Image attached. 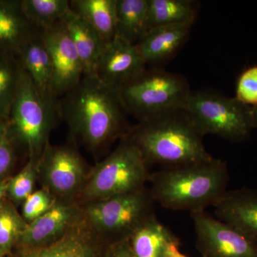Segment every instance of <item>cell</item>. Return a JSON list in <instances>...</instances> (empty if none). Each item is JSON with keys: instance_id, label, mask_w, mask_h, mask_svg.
<instances>
[{"instance_id": "19", "label": "cell", "mask_w": 257, "mask_h": 257, "mask_svg": "<svg viewBox=\"0 0 257 257\" xmlns=\"http://www.w3.org/2000/svg\"><path fill=\"white\" fill-rule=\"evenodd\" d=\"M64 22L82 62L84 76H95L98 61L106 46V42L73 10Z\"/></svg>"}, {"instance_id": "18", "label": "cell", "mask_w": 257, "mask_h": 257, "mask_svg": "<svg viewBox=\"0 0 257 257\" xmlns=\"http://www.w3.org/2000/svg\"><path fill=\"white\" fill-rule=\"evenodd\" d=\"M192 25H167L149 30L136 44L146 64H158L175 55L186 41Z\"/></svg>"}, {"instance_id": "1", "label": "cell", "mask_w": 257, "mask_h": 257, "mask_svg": "<svg viewBox=\"0 0 257 257\" xmlns=\"http://www.w3.org/2000/svg\"><path fill=\"white\" fill-rule=\"evenodd\" d=\"M61 116L72 140L98 155L130 130L119 90L106 85L96 76H84L60 99Z\"/></svg>"}, {"instance_id": "28", "label": "cell", "mask_w": 257, "mask_h": 257, "mask_svg": "<svg viewBox=\"0 0 257 257\" xmlns=\"http://www.w3.org/2000/svg\"><path fill=\"white\" fill-rule=\"evenodd\" d=\"M56 202L57 199L46 189L35 191L23 203L22 216L29 224L50 210Z\"/></svg>"}, {"instance_id": "31", "label": "cell", "mask_w": 257, "mask_h": 257, "mask_svg": "<svg viewBox=\"0 0 257 257\" xmlns=\"http://www.w3.org/2000/svg\"><path fill=\"white\" fill-rule=\"evenodd\" d=\"M104 257H137L130 245V240L108 245Z\"/></svg>"}, {"instance_id": "24", "label": "cell", "mask_w": 257, "mask_h": 257, "mask_svg": "<svg viewBox=\"0 0 257 257\" xmlns=\"http://www.w3.org/2000/svg\"><path fill=\"white\" fill-rule=\"evenodd\" d=\"M20 5L29 21L39 30L62 23L72 10L67 0H24Z\"/></svg>"}, {"instance_id": "29", "label": "cell", "mask_w": 257, "mask_h": 257, "mask_svg": "<svg viewBox=\"0 0 257 257\" xmlns=\"http://www.w3.org/2000/svg\"><path fill=\"white\" fill-rule=\"evenodd\" d=\"M235 98L244 105L257 106V65L248 67L240 74Z\"/></svg>"}, {"instance_id": "8", "label": "cell", "mask_w": 257, "mask_h": 257, "mask_svg": "<svg viewBox=\"0 0 257 257\" xmlns=\"http://www.w3.org/2000/svg\"><path fill=\"white\" fill-rule=\"evenodd\" d=\"M183 109L203 137L216 135L238 143L247 140L253 130L251 106L235 97L206 91L191 92Z\"/></svg>"}, {"instance_id": "30", "label": "cell", "mask_w": 257, "mask_h": 257, "mask_svg": "<svg viewBox=\"0 0 257 257\" xmlns=\"http://www.w3.org/2000/svg\"><path fill=\"white\" fill-rule=\"evenodd\" d=\"M11 133L0 143V182L8 179L7 176L13 168L15 162L14 143Z\"/></svg>"}, {"instance_id": "34", "label": "cell", "mask_w": 257, "mask_h": 257, "mask_svg": "<svg viewBox=\"0 0 257 257\" xmlns=\"http://www.w3.org/2000/svg\"><path fill=\"white\" fill-rule=\"evenodd\" d=\"M10 126L9 121H0V143L10 135Z\"/></svg>"}, {"instance_id": "36", "label": "cell", "mask_w": 257, "mask_h": 257, "mask_svg": "<svg viewBox=\"0 0 257 257\" xmlns=\"http://www.w3.org/2000/svg\"><path fill=\"white\" fill-rule=\"evenodd\" d=\"M0 257H3V256H2L1 253H0Z\"/></svg>"}, {"instance_id": "23", "label": "cell", "mask_w": 257, "mask_h": 257, "mask_svg": "<svg viewBox=\"0 0 257 257\" xmlns=\"http://www.w3.org/2000/svg\"><path fill=\"white\" fill-rule=\"evenodd\" d=\"M148 31L167 25H193L197 16V8L190 0H147Z\"/></svg>"}, {"instance_id": "6", "label": "cell", "mask_w": 257, "mask_h": 257, "mask_svg": "<svg viewBox=\"0 0 257 257\" xmlns=\"http://www.w3.org/2000/svg\"><path fill=\"white\" fill-rule=\"evenodd\" d=\"M155 201L146 187L82 206L88 224L108 245L130 239L156 218Z\"/></svg>"}, {"instance_id": "27", "label": "cell", "mask_w": 257, "mask_h": 257, "mask_svg": "<svg viewBox=\"0 0 257 257\" xmlns=\"http://www.w3.org/2000/svg\"><path fill=\"white\" fill-rule=\"evenodd\" d=\"M37 163L36 160L29 158L23 170L10 179L8 189V199L15 206L23 204L35 192L37 179Z\"/></svg>"}, {"instance_id": "5", "label": "cell", "mask_w": 257, "mask_h": 257, "mask_svg": "<svg viewBox=\"0 0 257 257\" xmlns=\"http://www.w3.org/2000/svg\"><path fill=\"white\" fill-rule=\"evenodd\" d=\"M148 167L138 147L124 137L114 152L89 171L77 203L83 205L145 188L151 175Z\"/></svg>"}, {"instance_id": "16", "label": "cell", "mask_w": 257, "mask_h": 257, "mask_svg": "<svg viewBox=\"0 0 257 257\" xmlns=\"http://www.w3.org/2000/svg\"><path fill=\"white\" fill-rule=\"evenodd\" d=\"M18 57L39 92L49 99H60L54 93L52 60L40 30L25 42Z\"/></svg>"}, {"instance_id": "25", "label": "cell", "mask_w": 257, "mask_h": 257, "mask_svg": "<svg viewBox=\"0 0 257 257\" xmlns=\"http://www.w3.org/2000/svg\"><path fill=\"white\" fill-rule=\"evenodd\" d=\"M28 223L7 199L0 208V253L5 256L18 243Z\"/></svg>"}, {"instance_id": "13", "label": "cell", "mask_w": 257, "mask_h": 257, "mask_svg": "<svg viewBox=\"0 0 257 257\" xmlns=\"http://www.w3.org/2000/svg\"><path fill=\"white\" fill-rule=\"evenodd\" d=\"M146 65L136 45L114 38L106 43L95 76L106 85L119 90L144 72Z\"/></svg>"}, {"instance_id": "21", "label": "cell", "mask_w": 257, "mask_h": 257, "mask_svg": "<svg viewBox=\"0 0 257 257\" xmlns=\"http://www.w3.org/2000/svg\"><path fill=\"white\" fill-rule=\"evenodd\" d=\"M147 0H116V37L136 45L148 32Z\"/></svg>"}, {"instance_id": "20", "label": "cell", "mask_w": 257, "mask_h": 257, "mask_svg": "<svg viewBox=\"0 0 257 257\" xmlns=\"http://www.w3.org/2000/svg\"><path fill=\"white\" fill-rule=\"evenodd\" d=\"M128 240L137 257H165L171 245L180 243L179 238L157 217L139 228Z\"/></svg>"}, {"instance_id": "11", "label": "cell", "mask_w": 257, "mask_h": 257, "mask_svg": "<svg viewBox=\"0 0 257 257\" xmlns=\"http://www.w3.org/2000/svg\"><path fill=\"white\" fill-rule=\"evenodd\" d=\"M107 246L83 214L79 220L55 241L39 246L15 245L3 257H104Z\"/></svg>"}, {"instance_id": "32", "label": "cell", "mask_w": 257, "mask_h": 257, "mask_svg": "<svg viewBox=\"0 0 257 257\" xmlns=\"http://www.w3.org/2000/svg\"><path fill=\"white\" fill-rule=\"evenodd\" d=\"M10 179L8 178L0 182V208L8 199V189Z\"/></svg>"}, {"instance_id": "17", "label": "cell", "mask_w": 257, "mask_h": 257, "mask_svg": "<svg viewBox=\"0 0 257 257\" xmlns=\"http://www.w3.org/2000/svg\"><path fill=\"white\" fill-rule=\"evenodd\" d=\"M39 31L24 14L20 2L0 1V57L18 56L25 42Z\"/></svg>"}, {"instance_id": "12", "label": "cell", "mask_w": 257, "mask_h": 257, "mask_svg": "<svg viewBox=\"0 0 257 257\" xmlns=\"http://www.w3.org/2000/svg\"><path fill=\"white\" fill-rule=\"evenodd\" d=\"M64 21L40 30L52 60L54 93L59 99L73 89L84 77L82 62Z\"/></svg>"}, {"instance_id": "35", "label": "cell", "mask_w": 257, "mask_h": 257, "mask_svg": "<svg viewBox=\"0 0 257 257\" xmlns=\"http://www.w3.org/2000/svg\"><path fill=\"white\" fill-rule=\"evenodd\" d=\"M251 114L253 128H257V106L251 107Z\"/></svg>"}, {"instance_id": "7", "label": "cell", "mask_w": 257, "mask_h": 257, "mask_svg": "<svg viewBox=\"0 0 257 257\" xmlns=\"http://www.w3.org/2000/svg\"><path fill=\"white\" fill-rule=\"evenodd\" d=\"M191 92L182 76L155 69H145L119 90L126 111L140 121L183 109Z\"/></svg>"}, {"instance_id": "14", "label": "cell", "mask_w": 257, "mask_h": 257, "mask_svg": "<svg viewBox=\"0 0 257 257\" xmlns=\"http://www.w3.org/2000/svg\"><path fill=\"white\" fill-rule=\"evenodd\" d=\"M83 216L82 206L77 202L57 201L36 220L29 223L16 245L39 246L62 236Z\"/></svg>"}, {"instance_id": "22", "label": "cell", "mask_w": 257, "mask_h": 257, "mask_svg": "<svg viewBox=\"0 0 257 257\" xmlns=\"http://www.w3.org/2000/svg\"><path fill=\"white\" fill-rule=\"evenodd\" d=\"M116 0H72L70 6L104 40L116 37Z\"/></svg>"}, {"instance_id": "26", "label": "cell", "mask_w": 257, "mask_h": 257, "mask_svg": "<svg viewBox=\"0 0 257 257\" xmlns=\"http://www.w3.org/2000/svg\"><path fill=\"white\" fill-rule=\"evenodd\" d=\"M14 57H0V121H9L20 72Z\"/></svg>"}, {"instance_id": "2", "label": "cell", "mask_w": 257, "mask_h": 257, "mask_svg": "<svg viewBox=\"0 0 257 257\" xmlns=\"http://www.w3.org/2000/svg\"><path fill=\"white\" fill-rule=\"evenodd\" d=\"M154 201L166 209L190 213L215 207L227 192L229 170L226 162L209 160L166 167L150 175Z\"/></svg>"}, {"instance_id": "15", "label": "cell", "mask_w": 257, "mask_h": 257, "mask_svg": "<svg viewBox=\"0 0 257 257\" xmlns=\"http://www.w3.org/2000/svg\"><path fill=\"white\" fill-rule=\"evenodd\" d=\"M214 214L219 220L257 241V190L243 187L227 191L214 207Z\"/></svg>"}, {"instance_id": "10", "label": "cell", "mask_w": 257, "mask_h": 257, "mask_svg": "<svg viewBox=\"0 0 257 257\" xmlns=\"http://www.w3.org/2000/svg\"><path fill=\"white\" fill-rule=\"evenodd\" d=\"M202 257H257V241L207 211L190 213Z\"/></svg>"}, {"instance_id": "3", "label": "cell", "mask_w": 257, "mask_h": 257, "mask_svg": "<svg viewBox=\"0 0 257 257\" xmlns=\"http://www.w3.org/2000/svg\"><path fill=\"white\" fill-rule=\"evenodd\" d=\"M124 137L138 147L148 166L179 167L212 157L203 143L202 135L184 109L140 121Z\"/></svg>"}, {"instance_id": "4", "label": "cell", "mask_w": 257, "mask_h": 257, "mask_svg": "<svg viewBox=\"0 0 257 257\" xmlns=\"http://www.w3.org/2000/svg\"><path fill=\"white\" fill-rule=\"evenodd\" d=\"M60 118V99L42 95L21 67L9 122L11 135L27 149L29 158L39 162Z\"/></svg>"}, {"instance_id": "9", "label": "cell", "mask_w": 257, "mask_h": 257, "mask_svg": "<svg viewBox=\"0 0 257 257\" xmlns=\"http://www.w3.org/2000/svg\"><path fill=\"white\" fill-rule=\"evenodd\" d=\"M72 143L47 144L37 163V179L46 189L62 202H77L87 182L89 171Z\"/></svg>"}, {"instance_id": "33", "label": "cell", "mask_w": 257, "mask_h": 257, "mask_svg": "<svg viewBox=\"0 0 257 257\" xmlns=\"http://www.w3.org/2000/svg\"><path fill=\"white\" fill-rule=\"evenodd\" d=\"M179 245H180V243H173L167 249L165 257H188L180 252L179 248Z\"/></svg>"}]
</instances>
